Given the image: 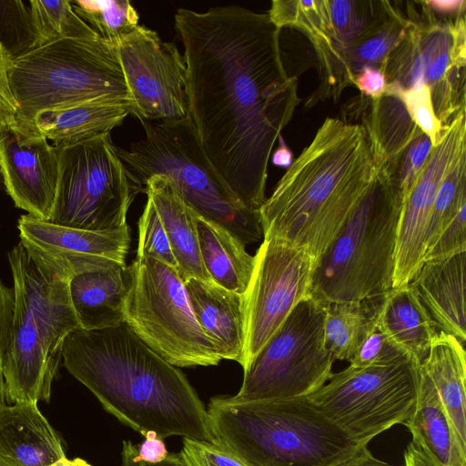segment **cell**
Listing matches in <instances>:
<instances>
[{
    "instance_id": "obj_1",
    "label": "cell",
    "mask_w": 466,
    "mask_h": 466,
    "mask_svg": "<svg viewBox=\"0 0 466 466\" xmlns=\"http://www.w3.org/2000/svg\"><path fill=\"white\" fill-rule=\"evenodd\" d=\"M175 28L200 145L239 201L259 211L273 147L300 102L282 58L281 29L268 14L239 5L179 8Z\"/></svg>"
},
{
    "instance_id": "obj_2",
    "label": "cell",
    "mask_w": 466,
    "mask_h": 466,
    "mask_svg": "<svg viewBox=\"0 0 466 466\" xmlns=\"http://www.w3.org/2000/svg\"><path fill=\"white\" fill-rule=\"evenodd\" d=\"M63 365L108 413L144 437L179 436L213 442L207 408L186 375L124 321L78 329L63 346Z\"/></svg>"
},
{
    "instance_id": "obj_3",
    "label": "cell",
    "mask_w": 466,
    "mask_h": 466,
    "mask_svg": "<svg viewBox=\"0 0 466 466\" xmlns=\"http://www.w3.org/2000/svg\"><path fill=\"white\" fill-rule=\"evenodd\" d=\"M376 174L364 127L326 118L259 208L263 238L299 247L317 262Z\"/></svg>"
},
{
    "instance_id": "obj_4",
    "label": "cell",
    "mask_w": 466,
    "mask_h": 466,
    "mask_svg": "<svg viewBox=\"0 0 466 466\" xmlns=\"http://www.w3.org/2000/svg\"><path fill=\"white\" fill-rule=\"evenodd\" d=\"M207 412L213 442L247 466H331L367 445L307 396L256 401L216 396Z\"/></svg>"
},
{
    "instance_id": "obj_5",
    "label": "cell",
    "mask_w": 466,
    "mask_h": 466,
    "mask_svg": "<svg viewBox=\"0 0 466 466\" xmlns=\"http://www.w3.org/2000/svg\"><path fill=\"white\" fill-rule=\"evenodd\" d=\"M7 258L14 309L4 357L5 398L8 403L49 402L65 339L81 329L70 299V279L42 268L20 242Z\"/></svg>"
},
{
    "instance_id": "obj_6",
    "label": "cell",
    "mask_w": 466,
    "mask_h": 466,
    "mask_svg": "<svg viewBox=\"0 0 466 466\" xmlns=\"http://www.w3.org/2000/svg\"><path fill=\"white\" fill-rule=\"evenodd\" d=\"M376 166L370 187L316 262L310 297L323 305L363 301L392 289L402 197L394 167Z\"/></svg>"
},
{
    "instance_id": "obj_7",
    "label": "cell",
    "mask_w": 466,
    "mask_h": 466,
    "mask_svg": "<svg viewBox=\"0 0 466 466\" xmlns=\"http://www.w3.org/2000/svg\"><path fill=\"white\" fill-rule=\"evenodd\" d=\"M140 122L145 137L116 152L142 189L151 176L166 175L198 216L224 227L245 246L263 238L259 211L247 208L227 186L188 116Z\"/></svg>"
},
{
    "instance_id": "obj_8",
    "label": "cell",
    "mask_w": 466,
    "mask_h": 466,
    "mask_svg": "<svg viewBox=\"0 0 466 466\" xmlns=\"http://www.w3.org/2000/svg\"><path fill=\"white\" fill-rule=\"evenodd\" d=\"M10 83L17 124L36 128L38 114L94 101L132 103L115 43L65 39L15 56Z\"/></svg>"
},
{
    "instance_id": "obj_9",
    "label": "cell",
    "mask_w": 466,
    "mask_h": 466,
    "mask_svg": "<svg viewBox=\"0 0 466 466\" xmlns=\"http://www.w3.org/2000/svg\"><path fill=\"white\" fill-rule=\"evenodd\" d=\"M127 268L124 316L135 334L177 368L218 365L222 360L198 325L177 269L137 257Z\"/></svg>"
},
{
    "instance_id": "obj_10",
    "label": "cell",
    "mask_w": 466,
    "mask_h": 466,
    "mask_svg": "<svg viewBox=\"0 0 466 466\" xmlns=\"http://www.w3.org/2000/svg\"><path fill=\"white\" fill-rule=\"evenodd\" d=\"M59 177L50 222L89 229H117L143 191L117 155L110 133L56 147Z\"/></svg>"
},
{
    "instance_id": "obj_11",
    "label": "cell",
    "mask_w": 466,
    "mask_h": 466,
    "mask_svg": "<svg viewBox=\"0 0 466 466\" xmlns=\"http://www.w3.org/2000/svg\"><path fill=\"white\" fill-rule=\"evenodd\" d=\"M325 305L310 296L289 313L279 330L243 370L233 399L256 401L305 397L322 387L336 359L325 345Z\"/></svg>"
},
{
    "instance_id": "obj_12",
    "label": "cell",
    "mask_w": 466,
    "mask_h": 466,
    "mask_svg": "<svg viewBox=\"0 0 466 466\" xmlns=\"http://www.w3.org/2000/svg\"><path fill=\"white\" fill-rule=\"evenodd\" d=\"M419 362L412 358L390 364L354 367L332 373L307 396L327 417L361 444L414 412Z\"/></svg>"
},
{
    "instance_id": "obj_13",
    "label": "cell",
    "mask_w": 466,
    "mask_h": 466,
    "mask_svg": "<svg viewBox=\"0 0 466 466\" xmlns=\"http://www.w3.org/2000/svg\"><path fill=\"white\" fill-rule=\"evenodd\" d=\"M245 302V370L279 330L299 301L310 296L316 261L304 249L288 242L264 238Z\"/></svg>"
},
{
    "instance_id": "obj_14",
    "label": "cell",
    "mask_w": 466,
    "mask_h": 466,
    "mask_svg": "<svg viewBox=\"0 0 466 466\" xmlns=\"http://www.w3.org/2000/svg\"><path fill=\"white\" fill-rule=\"evenodd\" d=\"M115 45L132 99V115L139 121L188 116L186 63L173 43L138 25Z\"/></svg>"
},
{
    "instance_id": "obj_15",
    "label": "cell",
    "mask_w": 466,
    "mask_h": 466,
    "mask_svg": "<svg viewBox=\"0 0 466 466\" xmlns=\"http://www.w3.org/2000/svg\"><path fill=\"white\" fill-rule=\"evenodd\" d=\"M20 243L42 268L72 278L126 264L130 246L128 225L117 229L89 230L40 219L28 214L17 221Z\"/></svg>"
},
{
    "instance_id": "obj_16",
    "label": "cell",
    "mask_w": 466,
    "mask_h": 466,
    "mask_svg": "<svg viewBox=\"0 0 466 466\" xmlns=\"http://www.w3.org/2000/svg\"><path fill=\"white\" fill-rule=\"evenodd\" d=\"M466 149L465 109L443 126L442 134L402 198L398 222L392 288L409 284L423 263L431 212L455 157Z\"/></svg>"
},
{
    "instance_id": "obj_17",
    "label": "cell",
    "mask_w": 466,
    "mask_h": 466,
    "mask_svg": "<svg viewBox=\"0 0 466 466\" xmlns=\"http://www.w3.org/2000/svg\"><path fill=\"white\" fill-rule=\"evenodd\" d=\"M59 177L58 153L36 128L0 127V187L16 208L49 220Z\"/></svg>"
},
{
    "instance_id": "obj_18",
    "label": "cell",
    "mask_w": 466,
    "mask_h": 466,
    "mask_svg": "<svg viewBox=\"0 0 466 466\" xmlns=\"http://www.w3.org/2000/svg\"><path fill=\"white\" fill-rule=\"evenodd\" d=\"M66 456L37 403L0 401V466H50Z\"/></svg>"
},
{
    "instance_id": "obj_19",
    "label": "cell",
    "mask_w": 466,
    "mask_h": 466,
    "mask_svg": "<svg viewBox=\"0 0 466 466\" xmlns=\"http://www.w3.org/2000/svg\"><path fill=\"white\" fill-rule=\"evenodd\" d=\"M185 288L196 319L221 360L242 367L245 345L244 294L228 290L213 281L190 278Z\"/></svg>"
},
{
    "instance_id": "obj_20",
    "label": "cell",
    "mask_w": 466,
    "mask_h": 466,
    "mask_svg": "<svg viewBox=\"0 0 466 466\" xmlns=\"http://www.w3.org/2000/svg\"><path fill=\"white\" fill-rule=\"evenodd\" d=\"M466 251L423 261L410 282L439 331L466 339Z\"/></svg>"
},
{
    "instance_id": "obj_21",
    "label": "cell",
    "mask_w": 466,
    "mask_h": 466,
    "mask_svg": "<svg viewBox=\"0 0 466 466\" xmlns=\"http://www.w3.org/2000/svg\"><path fill=\"white\" fill-rule=\"evenodd\" d=\"M143 191L149 198L162 221L185 282L190 278L212 281L206 271L198 246L196 212L186 203L171 178L166 175L151 176Z\"/></svg>"
},
{
    "instance_id": "obj_22",
    "label": "cell",
    "mask_w": 466,
    "mask_h": 466,
    "mask_svg": "<svg viewBox=\"0 0 466 466\" xmlns=\"http://www.w3.org/2000/svg\"><path fill=\"white\" fill-rule=\"evenodd\" d=\"M379 329L419 363L439 329L409 283L367 299Z\"/></svg>"
},
{
    "instance_id": "obj_23",
    "label": "cell",
    "mask_w": 466,
    "mask_h": 466,
    "mask_svg": "<svg viewBox=\"0 0 466 466\" xmlns=\"http://www.w3.org/2000/svg\"><path fill=\"white\" fill-rule=\"evenodd\" d=\"M127 289L126 264L72 278L69 294L81 329H102L124 322Z\"/></svg>"
},
{
    "instance_id": "obj_24",
    "label": "cell",
    "mask_w": 466,
    "mask_h": 466,
    "mask_svg": "<svg viewBox=\"0 0 466 466\" xmlns=\"http://www.w3.org/2000/svg\"><path fill=\"white\" fill-rule=\"evenodd\" d=\"M434 386L461 442L466 446V353L464 343L439 331L419 363Z\"/></svg>"
},
{
    "instance_id": "obj_25",
    "label": "cell",
    "mask_w": 466,
    "mask_h": 466,
    "mask_svg": "<svg viewBox=\"0 0 466 466\" xmlns=\"http://www.w3.org/2000/svg\"><path fill=\"white\" fill-rule=\"evenodd\" d=\"M129 114V103L94 101L42 112L35 124L53 146L60 147L110 133Z\"/></svg>"
},
{
    "instance_id": "obj_26",
    "label": "cell",
    "mask_w": 466,
    "mask_h": 466,
    "mask_svg": "<svg viewBox=\"0 0 466 466\" xmlns=\"http://www.w3.org/2000/svg\"><path fill=\"white\" fill-rule=\"evenodd\" d=\"M198 246L203 266L217 285L244 294L250 282L255 258L224 227L197 217Z\"/></svg>"
},
{
    "instance_id": "obj_27",
    "label": "cell",
    "mask_w": 466,
    "mask_h": 466,
    "mask_svg": "<svg viewBox=\"0 0 466 466\" xmlns=\"http://www.w3.org/2000/svg\"><path fill=\"white\" fill-rule=\"evenodd\" d=\"M418 376L415 410L405 426L443 466H466V446L459 440L434 386L419 366Z\"/></svg>"
},
{
    "instance_id": "obj_28",
    "label": "cell",
    "mask_w": 466,
    "mask_h": 466,
    "mask_svg": "<svg viewBox=\"0 0 466 466\" xmlns=\"http://www.w3.org/2000/svg\"><path fill=\"white\" fill-rule=\"evenodd\" d=\"M361 125L366 130L375 163L395 167L420 128L410 116L402 98L385 92L377 99L368 97Z\"/></svg>"
},
{
    "instance_id": "obj_29",
    "label": "cell",
    "mask_w": 466,
    "mask_h": 466,
    "mask_svg": "<svg viewBox=\"0 0 466 466\" xmlns=\"http://www.w3.org/2000/svg\"><path fill=\"white\" fill-rule=\"evenodd\" d=\"M409 24V16L392 5L390 15L379 26L343 52L338 76L339 94L349 85H353L355 76L365 67L380 70Z\"/></svg>"
},
{
    "instance_id": "obj_30",
    "label": "cell",
    "mask_w": 466,
    "mask_h": 466,
    "mask_svg": "<svg viewBox=\"0 0 466 466\" xmlns=\"http://www.w3.org/2000/svg\"><path fill=\"white\" fill-rule=\"evenodd\" d=\"M373 324L367 300L325 305L324 337L334 358L350 361Z\"/></svg>"
},
{
    "instance_id": "obj_31",
    "label": "cell",
    "mask_w": 466,
    "mask_h": 466,
    "mask_svg": "<svg viewBox=\"0 0 466 466\" xmlns=\"http://www.w3.org/2000/svg\"><path fill=\"white\" fill-rule=\"evenodd\" d=\"M28 15L32 35L29 48L59 40L99 36L76 14L71 0H31Z\"/></svg>"
},
{
    "instance_id": "obj_32",
    "label": "cell",
    "mask_w": 466,
    "mask_h": 466,
    "mask_svg": "<svg viewBox=\"0 0 466 466\" xmlns=\"http://www.w3.org/2000/svg\"><path fill=\"white\" fill-rule=\"evenodd\" d=\"M71 5L101 38L113 43L139 25V15L128 0H75Z\"/></svg>"
},
{
    "instance_id": "obj_33",
    "label": "cell",
    "mask_w": 466,
    "mask_h": 466,
    "mask_svg": "<svg viewBox=\"0 0 466 466\" xmlns=\"http://www.w3.org/2000/svg\"><path fill=\"white\" fill-rule=\"evenodd\" d=\"M464 206H466V149L455 157L440 186L428 223L424 252L435 242L443 228Z\"/></svg>"
},
{
    "instance_id": "obj_34",
    "label": "cell",
    "mask_w": 466,
    "mask_h": 466,
    "mask_svg": "<svg viewBox=\"0 0 466 466\" xmlns=\"http://www.w3.org/2000/svg\"><path fill=\"white\" fill-rule=\"evenodd\" d=\"M137 257L156 259L177 271V265L164 226L149 198L147 199L145 208L138 220Z\"/></svg>"
},
{
    "instance_id": "obj_35",
    "label": "cell",
    "mask_w": 466,
    "mask_h": 466,
    "mask_svg": "<svg viewBox=\"0 0 466 466\" xmlns=\"http://www.w3.org/2000/svg\"><path fill=\"white\" fill-rule=\"evenodd\" d=\"M409 358L411 357L381 331L373 320L366 338L350 360V365L366 367L390 364Z\"/></svg>"
},
{
    "instance_id": "obj_36",
    "label": "cell",
    "mask_w": 466,
    "mask_h": 466,
    "mask_svg": "<svg viewBox=\"0 0 466 466\" xmlns=\"http://www.w3.org/2000/svg\"><path fill=\"white\" fill-rule=\"evenodd\" d=\"M400 97L412 121L431 139L433 147L441 138L443 126L435 115L430 87L419 83L404 91Z\"/></svg>"
},
{
    "instance_id": "obj_37",
    "label": "cell",
    "mask_w": 466,
    "mask_h": 466,
    "mask_svg": "<svg viewBox=\"0 0 466 466\" xmlns=\"http://www.w3.org/2000/svg\"><path fill=\"white\" fill-rule=\"evenodd\" d=\"M431 148V139L420 129L400 156L394 172L402 198L410 191Z\"/></svg>"
},
{
    "instance_id": "obj_38",
    "label": "cell",
    "mask_w": 466,
    "mask_h": 466,
    "mask_svg": "<svg viewBox=\"0 0 466 466\" xmlns=\"http://www.w3.org/2000/svg\"><path fill=\"white\" fill-rule=\"evenodd\" d=\"M179 452L184 466H247L215 442L183 439Z\"/></svg>"
},
{
    "instance_id": "obj_39",
    "label": "cell",
    "mask_w": 466,
    "mask_h": 466,
    "mask_svg": "<svg viewBox=\"0 0 466 466\" xmlns=\"http://www.w3.org/2000/svg\"><path fill=\"white\" fill-rule=\"evenodd\" d=\"M466 251V206L452 218L435 242L425 250L423 261Z\"/></svg>"
},
{
    "instance_id": "obj_40",
    "label": "cell",
    "mask_w": 466,
    "mask_h": 466,
    "mask_svg": "<svg viewBox=\"0 0 466 466\" xmlns=\"http://www.w3.org/2000/svg\"><path fill=\"white\" fill-rule=\"evenodd\" d=\"M15 56L0 41V127L16 123L18 104L10 83V70Z\"/></svg>"
},
{
    "instance_id": "obj_41",
    "label": "cell",
    "mask_w": 466,
    "mask_h": 466,
    "mask_svg": "<svg viewBox=\"0 0 466 466\" xmlns=\"http://www.w3.org/2000/svg\"><path fill=\"white\" fill-rule=\"evenodd\" d=\"M14 309V289L0 279V401H6L4 357L7 348Z\"/></svg>"
},
{
    "instance_id": "obj_42",
    "label": "cell",
    "mask_w": 466,
    "mask_h": 466,
    "mask_svg": "<svg viewBox=\"0 0 466 466\" xmlns=\"http://www.w3.org/2000/svg\"><path fill=\"white\" fill-rule=\"evenodd\" d=\"M353 85L366 97L377 99L385 93L387 83L384 74L380 69L365 67L355 76Z\"/></svg>"
},
{
    "instance_id": "obj_43",
    "label": "cell",
    "mask_w": 466,
    "mask_h": 466,
    "mask_svg": "<svg viewBox=\"0 0 466 466\" xmlns=\"http://www.w3.org/2000/svg\"><path fill=\"white\" fill-rule=\"evenodd\" d=\"M121 466H184L179 453H168L158 462H148L141 460L138 455L137 444L131 441H123L121 450Z\"/></svg>"
},
{
    "instance_id": "obj_44",
    "label": "cell",
    "mask_w": 466,
    "mask_h": 466,
    "mask_svg": "<svg viewBox=\"0 0 466 466\" xmlns=\"http://www.w3.org/2000/svg\"><path fill=\"white\" fill-rule=\"evenodd\" d=\"M404 466H443L435 456L425 447L417 437L412 441L404 452Z\"/></svg>"
},
{
    "instance_id": "obj_45",
    "label": "cell",
    "mask_w": 466,
    "mask_h": 466,
    "mask_svg": "<svg viewBox=\"0 0 466 466\" xmlns=\"http://www.w3.org/2000/svg\"><path fill=\"white\" fill-rule=\"evenodd\" d=\"M139 458L148 462H158L163 461L168 454L164 440L157 437L154 432L145 435V441L137 444Z\"/></svg>"
},
{
    "instance_id": "obj_46",
    "label": "cell",
    "mask_w": 466,
    "mask_h": 466,
    "mask_svg": "<svg viewBox=\"0 0 466 466\" xmlns=\"http://www.w3.org/2000/svg\"><path fill=\"white\" fill-rule=\"evenodd\" d=\"M424 3L435 15H441L444 18H456L465 12L466 2L463 0H434Z\"/></svg>"
},
{
    "instance_id": "obj_47",
    "label": "cell",
    "mask_w": 466,
    "mask_h": 466,
    "mask_svg": "<svg viewBox=\"0 0 466 466\" xmlns=\"http://www.w3.org/2000/svg\"><path fill=\"white\" fill-rule=\"evenodd\" d=\"M331 466H395L377 459L373 456L367 445L360 447L350 458Z\"/></svg>"
},
{
    "instance_id": "obj_48",
    "label": "cell",
    "mask_w": 466,
    "mask_h": 466,
    "mask_svg": "<svg viewBox=\"0 0 466 466\" xmlns=\"http://www.w3.org/2000/svg\"><path fill=\"white\" fill-rule=\"evenodd\" d=\"M278 140L279 144L272 155V163L277 167L289 168L293 162V154L287 147L281 135Z\"/></svg>"
},
{
    "instance_id": "obj_49",
    "label": "cell",
    "mask_w": 466,
    "mask_h": 466,
    "mask_svg": "<svg viewBox=\"0 0 466 466\" xmlns=\"http://www.w3.org/2000/svg\"><path fill=\"white\" fill-rule=\"evenodd\" d=\"M50 466H92L86 461L81 458L68 459L66 456L56 461Z\"/></svg>"
},
{
    "instance_id": "obj_50",
    "label": "cell",
    "mask_w": 466,
    "mask_h": 466,
    "mask_svg": "<svg viewBox=\"0 0 466 466\" xmlns=\"http://www.w3.org/2000/svg\"><path fill=\"white\" fill-rule=\"evenodd\" d=\"M0 5H1V2H0Z\"/></svg>"
}]
</instances>
